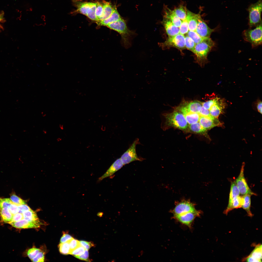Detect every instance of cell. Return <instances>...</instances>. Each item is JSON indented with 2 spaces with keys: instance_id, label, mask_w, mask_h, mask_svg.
I'll return each mask as SVG.
<instances>
[{
  "instance_id": "1",
  "label": "cell",
  "mask_w": 262,
  "mask_h": 262,
  "mask_svg": "<svg viewBox=\"0 0 262 262\" xmlns=\"http://www.w3.org/2000/svg\"><path fill=\"white\" fill-rule=\"evenodd\" d=\"M163 115L165 119L163 126L165 129L171 127L184 130L188 127V124L184 116L180 112L175 111L169 114H164Z\"/></svg>"
},
{
  "instance_id": "2",
  "label": "cell",
  "mask_w": 262,
  "mask_h": 262,
  "mask_svg": "<svg viewBox=\"0 0 262 262\" xmlns=\"http://www.w3.org/2000/svg\"><path fill=\"white\" fill-rule=\"evenodd\" d=\"M215 45V43L210 37L205 38L201 42L196 44L194 53L198 62L201 64L207 61L208 54Z\"/></svg>"
},
{
  "instance_id": "3",
  "label": "cell",
  "mask_w": 262,
  "mask_h": 262,
  "mask_svg": "<svg viewBox=\"0 0 262 262\" xmlns=\"http://www.w3.org/2000/svg\"><path fill=\"white\" fill-rule=\"evenodd\" d=\"M106 26L120 34L124 47L127 48L130 45V38L133 33L128 28L125 22L123 19L121 18L108 25Z\"/></svg>"
},
{
  "instance_id": "4",
  "label": "cell",
  "mask_w": 262,
  "mask_h": 262,
  "mask_svg": "<svg viewBox=\"0 0 262 262\" xmlns=\"http://www.w3.org/2000/svg\"><path fill=\"white\" fill-rule=\"evenodd\" d=\"M262 33L261 23L254 29L244 30L243 34L244 40L250 43L253 47H255L262 44Z\"/></svg>"
},
{
  "instance_id": "5",
  "label": "cell",
  "mask_w": 262,
  "mask_h": 262,
  "mask_svg": "<svg viewBox=\"0 0 262 262\" xmlns=\"http://www.w3.org/2000/svg\"><path fill=\"white\" fill-rule=\"evenodd\" d=\"M262 7V0H259L248 8L249 24L250 27L256 26L262 23L261 18Z\"/></svg>"
},
{
  "instance_id": "6",
  "label": "cell",
  "mask_w": 262,
  "mask_h": 262,
  "mask_svg": "<svg viewBox=\"0 0 262 262\" xmlns=\"http://www.w3.org/2000/svg\"><path fill=\"white\" fill-rule=\"evenodd\" d=\"M139 144V139L138 138H136L121 156L120 158L124 165L134 161H141L144 160V158L138 156L136 153V145Z\"/></svg>"
},
{
  "instance_id": "7",
  "label": "cell",
  "mask_w": 262,
  "mask_h": 262,
  "mask_svg": "<svg viewBox=\"0 0 262 262\" xmlns=\"http://www.w3.org/2000/svg\"><path fill=\"white\" fill-rule=\"evenodd\" d=\"M163 49L174 47L180 50L186 49L185 40L184 35L180 33L171 37H168L166 41L160 44Z\"/></svg>"
},
{
  "instance_id": "8",
  "label": "cell",
  "mask_w": 262,
  "mask_h": 262,
  "mask_svg": "<svg viewBox=\"0 0 262 262\" xmlns=\"http://www.w3.org/2000/svg\"><path fill=\"white\" fill-rule=\"evenodd\" d=\"M245 163H243L239 176L235 181L240 194L243 196L246 194L256 195L249 188L245 178L244 174Z\"/></svg>"
},
{
  "instance_id": "9",
  "label": "cell",
  "mask_w": 262,
  "mask_h": 262,
  "mask_svg": "<svg viewBox=\"0 0 262 262\" xmlns=\"http://www.w3.org/2000/svg\"><path fill=\"white\" fill-rule=\"evenodd\" d=\"M194 204L188 200H183L177 204L172 211L173 216L195 211Z\"/></svg>"
},
{
  "instance_id": "10",
  "label": "cell",
  "mask_w": 262,
  "mask_h": 262,
  "mask_svg": "<svg viewBox=\"0 0 262 262\" xmlns=\"http://www.w3.org/2000/svg\"><path fill=\"white\" fill-rule=\"evenodd\" d=\"M214 29L210 28L201 18L199 14H198L197 25L196 31L201 37H209Z\"/></svg>"
},
{
  "instance_id": "11",
  "label": "cell",
  "mask_w": 262,
  "mask_h": 262,
  "mask_svg": "<svg viewBox=\"0 0 262 262\" xmlns=\"http://www.w3.org/2000/svg\"><path fill=\"white\" fill-rule=\"evenodd\" d=\"M200 212L196 210L179 215L173 216L174 218L181 223L190 227L195 218L200 215Z\"/></svg>"
},
{
  "instance_id": "12",
  "label": "cell",
  "mask_w": 262,
  "mask_h": 262,
  "mask_svg": "<svg viewBox=\"0 0 262 262\" xmlns=\"http://www.w3.org/2000/svg\"><path fill=\"white\" fill-rule=\"evenodd\" d=\"M8 223L13 227L20 229L38 228L41 224L39 220L30 221L24 218L18 221L10 222Z\"/></svg>"
},
{
  "instance_id": "13",
  "label": "cell",
  "mask_w": 262,
  "mask_h": 262,
  "mask_svg": "<svg viewBox=\"0 0 262 262\" xmlns=\"http://www.w3.org/2000/svg\"><path fill=\"white\" fill-rule=\"evenodd\" d=\"M200 116L199 121V123L206 131L216 126H221L222 124L218 118Z\"/></svg>"
},
{
  "instance_id": "14",
  "label": "cell",
  "mask_w": 262,
  "mask_h": 262,
  "mask_svg": "<svg viewBox=\"0 0 262 262\" xmlns=\"http://www.w3.org/2000/svg\"><path fill=\"white\" fill-rule=\"evenodd\" d=\"M162 23L168 37H171L179 33V27L175 26L169 19L164 17Z\"/></svg>"
},
{
  "instance_id": "15",
  "label": "cell",
  "mask_w": 262,
  "mask_h": 262,
  "mask_svg": "<svg viewBox=\"0 0 262 262\" xmlns=\"http://www.w3.org/2000/svg\"><path fill=\"white\" fill-rule=\"evenodd\" d=\"M179 109L184 116L189 124L199 122L200 116L199 113L189 111L185 106L180 107Z\"/></svg>"
},
{
  "instance_id": "16",
  "label": "cell",
  "mask_w": 262,
  "mask_h": 262,
  "mask_svg": "<svg viewBox=\"0 0 262 262\" xmlns=\"http://www.w3.org/2000/svg\"><path fill=\"white\" fill-rule=\"evenodd\" d=\"M123 165L120 158L117 159L112 164L106 172L98 179V181H100L105 178L111 176L121 168Z\"/></svg>"
},
{
  "instance_id": "17",
  "label": "cell",
  "mask_w": 262,
  "mask_h": 262,
  "mask_svg": "<svg viewBox=\"0 0 262 262\" xmlns=\"http://www.w3.org/2000/svg\"><path fill=\"white\" fill-rule=\"evenodd\" d=\"M262 245H257L250 254L244 258L247 262H262Z\"/></svg>"
},
{
  "instance_id": "18",
  "label": "cell",
  "mask_w": 262,
  "mask_h": 262,
  "mask_svg": "<svg viewBox=\"0 0 262 262\" xmlns=\"http://www.w3.org/2000/svg\"><path fill=\"white\" fill-rule=\"evenodd\" d=\"M242 202V196H240L229 200L228 206L224 211V213L227 215L228 213L232 210L241 208Z\"/></svg>"
},
{
  "instance_id": "19",
  "label": "cell",
  "mask_w": 262,
  "mask_h": 262,
  "mask_svg": "<svg viewBox=\"0 0 262 262\" xmlns=\"http://www.w3.org/2000/svg\"><path fill=\"white\" fill-rule=\"evenodd\" d=\"M224 105L222 101L220 100L219 99L209 110L211 116L213 118H218L223 108Z\"/></svg>"
},
{
  "instance_id": "20",
  "label": "cell",
  "mask_w": 262,
  "mask_h": 262,
  "mask_svg": "<svg viewBox=\"0 0 262 262\" xmlns=\"http://www.w3.org/2000/svg\"><path fill=\"white\" fill-rule=\"evenodd\" d=\"M164 17L169 19L176 26L179 27L182 21L175 14L173 10L167 8L165 9Z\"/></svg>"
},
{
  "instance_id": "21",
  "label": "cell",
  "mask_w": 262,
  "mask_h": 262,
  "mask_svg": "<svg viewBox=\"0 0 262 262\" xmlns=\"http://www.w3.org/2000/svg\"><path fill=\"white\" fill-rule=\"evenodd\" d=\"M121 18L120 15L115 8L110 16L104 20L98 21L97 23L99 25L106 26L108 25L117 21Z\"/></svg>"
},
{
  "instance_id": "22",
  "label": "cell",
  "mask_w": 262,
  "mask_h": 262,
  "mask_svg": "<svg viewBox=\"0 0 262 262\" xmlns=\"http://www.w3.org/2000/svg\"><path fill=\"white\" fill-rule=\"evenodd\" d=\"M198 14L187 10V16L188 18V30L196 31L197 23Z\"/></svg>"
},
{
  "instance_id": "23",
  "label": "cell",
  "mask_w": 262,
  "mask_h": 262,
  "mask_svg": "<svg viewBox=\"0 0 262 262\" xmlns=\"http://www.w3.org/2000/svg\"><path fill=\"white\" fill-rule=\"evenodd\" d=\"M102 3L103 7V13L98 21H102L108 17L115 8L113 7L109 2L104 1Z\"/></svg>"
},
{
  "instance_id": "24",
  "label": "cell",
  "mask_w": 262,
  "mask_h": 262,
  "mask_svg": "<svg viewBox=\"0 0 262 262\" xmlns=\"http://www.w3.org/2000/svg\"><path fill=\"white\" fill-rule=\"evenodd\" d=\"M251 196L250 195L246 194L242 196V202L241 207L246 211L248 216L252 217L253 215L250 210Z\"/></svg>"
},
{
  "instance_id": "25",
  "label": "cell",
  "mask_w": 262,
  "mask_h": 262,
  "mask_svg": "<svg viewBox=\"0 0 262 262\" xmlns=\"http://www.w3.org/2000/svg\"><path fill=\"white\" fill-rule=\"evenodd\" d=\"M76 2L75 5L77 8V12L86 16L90 6V2Z\"/></svg>"
},
{
  "instance_id": "26",
  "label": "cell",
  "mask_w": 262,
  "mask_h": 262,
  "mask_svg": "<svg viewBox=\"0 0 262 262\" xmlns=\"http://www.w3.org/2000/svg\"><path fill=\"white\" fill-rule=\"evenodd\" d=\"M0 215L2 221L8 223L11 221L13 215L10 212L8 208H0Z\"/></svg>"
},
{
  "instance_id": "27",
  "label": "cell",
  "mask_w": 262,
  "mask_h": 262,
  "mask_svg": "<svg viewBox=\"0 0 262 262\" xmlns=\"http://www.w3.org/2000/svg\"><path fill=\"white\" fill-rule=\"evenodd\" d=\"M202 106V103L197 101L190 102L185 106L189 111L198 113L200 112Z\"/></svg>"
},
{
  "instance_id": "28",
  "label": "cell",
  "mask_w": 262,
  "mask_h": 262,
  "mask_svg": "<svg viewBox=\"0 0 262 262\" xmlns=\"http://www.w3.org/2000/svg\"><path fill=\"white\" fill-rule=\"evenodd\" d=\"M188 127L192 132L198 134H204L207 131L198 122L189 124Z\"/></svg>"
},
{
  "instance_id": "29",
  "label": "cell",
  "mask_w": 262,
  "mask_h": 262,
  "mask_svg": "<svg viewBox=\"0 0 262 262\" xmlns=\"http://www.w3.org/2000/svg\"><path fill=\"white\" fill-rule=\"evenodd\" d=\"M173 11L176 16L181 20L185 19L187 16V10L183 6H180L175 8Z\"/></svg>"
},
{
  "instance_id": "30",
  "label": "cell",
  "mask_w": 262,
  "mask_h": 262,
  "mask_svg": "<svg viewBox=\"0 0 262 262\" xmlns=\"http://www.w3.org/2000/svg\"><path fill=\"white\" fill-rule=\"evenodd\" d=\"M96 2H90V5L86 16L90 19L97 21H98L96 15Z\"/></svg>"
},
{
  "instance_id": "31",
  "label": "cell",
  "mask_w": 262,
  "mask_h": 262,
  "mask_svg": "<svg viewBox=\"0 0 262 262\" xmlns=\"http://www.w3.org/2000/svg\"><path fill=\"white\" fill-rule=\"evenodd\" d=\"M240 194L239 190L236 185L235 181L232 182L229 194V200L239 196Z\"/></svg>"
},
{
  "instance_id": "32",
  "label": "cell",
  "mask_w": 262,
  "mask_h": 262,
  "mask_svg": "<svg viewBox=\"0 0 262 262\" xmlns=\"http://www.w3.org/2000/svg\"><path fill=\"white\" fill-rule=\"evenodd\" d=\"M22 214L24 218L27 220L35 221L39 220L36 213L31 209L24 212Z\"/></svg>"
},
{
  "instance_id": "33",
  "label": "cell",
  "mask_w": 262,
  "mask_h": 262,
  "mask_svg": "<svg viewBox=\"0 0 262 262\" xmlns=\"http://www.w3.org/2000/svg\"><path fill=\"white\" fill-rule=\"evenodd\" d=\"M58 247L61 254L65 255L70 254V250L68 241L64 243H60Z\"/></svg>"
},
{
  "instance_id": "34",
  "label": "cell",
  "mask_w": 262,
  "mask_h": 262,
  "mask_svg": "<svg viewBox=\"0 0 262 262\" xmlns=\"http://www.w3.org/2000/svg\"><path fill=\"white\" fill-rule=\"evenodd\" d=\"M187 33V35L193 40L196 44L201 42L205 38L201 37L196 31L188 30Z\"/></svg>"
},
{
  "instance_id": "35",
  "label": "cell",
  "mask_w": 262,
  "mask_h": 262,
  "mask_svg": "<svg viewBox=\"0 0 262 262\" xmlns=\"http://www.w3.org/2000/svg\"><path fill=\"white\" fill-rule=\"evenodd\" d=\"M188 18L187 16L186 18L182 21L179 27V33L184 35L188 33Z\"/></svg>"
},
{
  "instance_id": "36",
  "label": "cell",
  "mask_w": 262,
  "mask_h": 262,
  "mask_svg": "<svg viewBox=\"0 0 262 262\" xmlns=\"http://www.w3.org/2000/svg\"><path fill=\"white\" fill-rule=\"evenodd\" d=\"M185 38L186 48L194 53L196 44L193 40L187 35L185 36Z\"/></svg>"
},
{
  "instance_id": "37",
  "label": "cell",
  "mask_w": 262,
  "mask_h": 262,
  "mask_svg": "<svg viewBox=\"0 0 262 262\" xmlns=\"http://www.w3.org/2000/svg\"><path fill=\"white\" fill-rule=\"evenodd\" d=\"M10 199L13 203L18 205L26 204V202L25 201L18 197L14 193L11 194Z\"/></svg>"
},
{
  "instance_id": "38",
  "label": "cell",
  "mask_w": 262,
  "mask_h": 262,
  "mask_svg": "<svg viewBox=\"0 0 262 262\" xmlns=\"http://www.w3.org/2000/svg\"><path fill=\"white\" fill-rule=\"evenodd\" d=\"M96 2L97 5L96 11V15L98 21L99 19L101 17L102 15L103 10V7L102 3L99 2Z\"/></svg>"
},
{
  "instance_id": "39",
  "label": "cell",
  "mask_w": 262,
  "mask_h": 262,
  "mask_svg": "<svg viewBox=\"0 0 262 262\" xmlns=\"http://www.w3.org/2000/svg\"><path fill=\"white\" fill-rule=\"evenodd\" d=\"M219 98L218 97L210 99L202 103V106L205 108L209 110L210 108L215 103Z\"/></svg>"
},
{
  "instance_id": "40",
  "label": "cell",
  "mask_w": 262,
  "mask_h": 262,
  "mask_svg": "<svg viewBox=\"0 0 262 262\" xmlns=\"http://www.w3.org/2000/svg\"><path fill=\"white\" fill-rule=\"evenodd\" d=\"M41 251L40 249L33 248L29 249L27 252L28 256L32 260Z\"/></svg>"
},
{
  "instance_id": "41",
  "label": "cell",
  "mask_w": 262,
  "mask_h": 262,
  "mask_svg": "<svg viewBox=\"0 0 262 262\" xmlns=\"http://www.w3.org/2000/svg\"><path fill=\"white\" fill-rule=\"evenodd\" d=\"M85 250L83 247L80 245L71 251L70 254L73 255L74 257L76 256L80 255L84 253Z\"/></svg>"
},
{
  "instance_id": "42",
  "label": "cell",
  "mask_w": 262,
  "mask_h": 262,
  "mask_svg": "<svg viewBox=\"0 0 262 262\" xmlns=\"http://www.w3.org/2000/svg\"><path fill=\"white\" fill-rule=\"evenodd\" d=\"M13 203L10 198H0V208L5 207L8 208L9 205Z\"/></svg>"
},
{
  "instance_id": "43",
  "label": "cell",
  "mask_w": 262,
  "mask_h": 262,
  "mask_svg": "<svg viewBox=\"0 0 262 262\" xmlns=\"http://www.w3.org/2000/svg\"><path fill=\"white\" fill-rule=\"evenodd\" d=\"M68 242L70 252L81 245L79 241L73 238L68 241Z\"/></svg>"
},
{
  "instance_id": "44",
  "label": "cell",
  "mask_w": 262,
  "mask_h": 262,
  "mask_svg": "<svg viewBox=\"0 0 262 262\" xmlns=\"http://www.w3.org/2000/svg\"><path fill=\"white\" fill-rule=\"evenodd\" d=\"M8 208L13 215L18 213V205L13 202L9 205Z\"/></svg>"
},
{
  "instance_id": "45",
  "label": "cell",
  "mask_w": 262,
  "mask_h": 262,
  "mask_svg": "<svg viewBox=\"0 0 262 262\" xmlns=\"http://www.w3.org/2000/svg\"><path fill=\"white\" fill-rule=\"evenodd\" d=\"M75 257L76 258L81 260L88 262L90 261L89 259V253L88 250H85L83 254L80 255L76 256Z\"/></svg>"
},
{
  "instance_id": "46",
  "label": "cell",
  "mask_w": 262,
  "mask_h": 262,
  "mask_svg": "<svg viewBox=\"0 0 262 262\" xmlns=\"http://www.w3.org/2000/svg\"><path fill=\"white\" fill-rule=\"evenodd\" d=\"M44 260V254L43 252L40 251L32 261L33 262H43Z\"/></svg>"
},
{
  "instance_id": "47",
  "label": "cell",
  "mask_w": 262,
  "mask_h": 262,
  "mask_svg": "<svg viewBox=\"0 0 262 262\" xmlns=\"http://www.w3.org/2000/svg\"><path fill=\"white\" fill-rule=\"evenodd\" d=\"M81 245L83 247L85 250H89L92 247L94 246L93 243L91 242H88L81 240L79 241Z\"/></svg>"
},
{
  "instance_id": "48",
  "label": "cell",
  "mask_w": 262,
  "mask_h": 262,
  "mask_svg": "<svg viewBox=\"0 0 262 262\" xmlns=\"http://www.w3.org/2000/svg\"><path fill=\"white\" fill-rule=\"evenodd\" d=\"M199 114L200 116L213 117L211 115L209 110L205 108L203 106Z\"/></svg>"
},
{
  "instance_id": "49",
  "label": "cell",
  "mask_w": 262,
  "mask_h": 262,
  "mask_svg": "<svg viewBox=\"0 0 262 262\" xmlns=\"http://www.w3.org/2000/svg\"><path fill=\"white\" fill-rule=\"evenodd\" d=\"M18 213H23L26 211L30 210L31 209L26 204H23L18 205Z\"/></svg>"
},
{
  "instance_id": "50",
  "label": "cell",
  "mask_w": 262,
  "mask_h": 262,
  "mask_svg": "<svg viewBox=\"0 0 262 262\" xmlns=\"http://www.w3.org/2000/svg\"><path fill=\"white\" fill-rule=\"evenodd\" d=\"M23 219L24 217L22 213H18L13 215L12 220L11 222L18 221Z\"/></svg>"
},
{
  "instance_id": "51",
  "label": "cell",
  "mask_w": 262,
  "mask_h": 262,
  "mask_svg": "<svg viewBox=\"0 0 262 262\" xmlns=\"http://www.w3.org/2000/svg\"><path fill=\"white\" fill-rule=\"evenodd\" d=\"M73 238L70 235L67 233H64L60 240V243H62L67 242Z\"/></svg>"
},
{
  "instance_id": "52",
  "label": "cell",
  "mask_w": 262,
  "mask_h": 262,
  "mask_svg": "<svg viewBox=\"0 0 262 262\" xmlns=\"http://www.w3.org/2000/svg\"><path fill=\"white\" fill-rule=\"evenodd\" d=\"M257 108L258 112L262 114V102L260 101L258 102L257 105Z\"/></svg>"
},
{
  "instance_id": "53",
  "label": "cell",
  "mask_w": 262,
  "mask_h": 262,
  "mask_svg": "<svg viewBox=\"0 0 262 262\" xmlns=\"http://www.w3.org/2000/svg\"><path fill=\"white\" fill-rule=\"evenodd\" d=\"M3 19V15L2 14H0V24L1 22L2 21Z\"/></svg>"
},
{
  "instance_id": "54",
  "label": "cell",
  "mask_w": 262,
  "mask_h": 262,
  "mask_svg": "<svg viewBox=\"0 0 262 262\" xmlns=\"http://www.w3.org/2000/svg\"><path fill=\"white\" fill-rule=\"evenodd\" d=\"M59 127L62 130H63L64 129V126L62 124H59Z\"/></svg>"
},
{
  "instance_id": "55",
  "label": "cell",
  "mask_w": 262,
  "mask_h": 262,
  "mask_svg": "<svg viewBox=\"0 0 262 262\" xmlns=\"http://www.w3.org/2000/svg\"><path fill=\"white\" fill-rule=\"evenodd\" d=\"M62 139L61 138H58L57 139V142H59L61 141Z\"/></svg>"
},
{
  "instance_id": "56",
  "label": "cell",
  "mask_w": 262,
  "mask_h": 262,
  "mask_svg": "<svg viewBox=\"0 0 262 262\" xmlns=\"http://www.w3.org/2000/svg\"><path fill=\"white\" fill-rule=\"evenodd\" d=\"M43 133L44 134H46L47 133V131L46 130H43Z\"/></svg>"
}]
</instances>
